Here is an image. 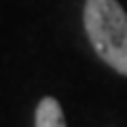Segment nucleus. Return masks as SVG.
<instances>
[{"label": "nucleus", "mask_w": 127, "mask_h": 127, "mask_svg": "<svg viewBox=\"0 0 127 127\" xmlns=\"http://www.w3.org/2000/svg\"><path fill=\"white\" fill-rule=\"evenodd\" d=\"M85 32L110 68L127 76V13L117 0H85Z\"/></svg>", "instance_id": "nucleus-1"}, {"label": "nucleus", "mask_w": 127, "mask_h": 127, "mask_svg": "<svg viewBox=\"0 0 127 127\" xmlns=\"http://www.w3.org/2000/svg\"><path fill=\"white\" fill-rule=\"evenodd\" d=\"M34 127H68L64 110L55 97H42L34 112Z\"/></svg>", "instance_id": "nucleus-2"}]
</instances>
